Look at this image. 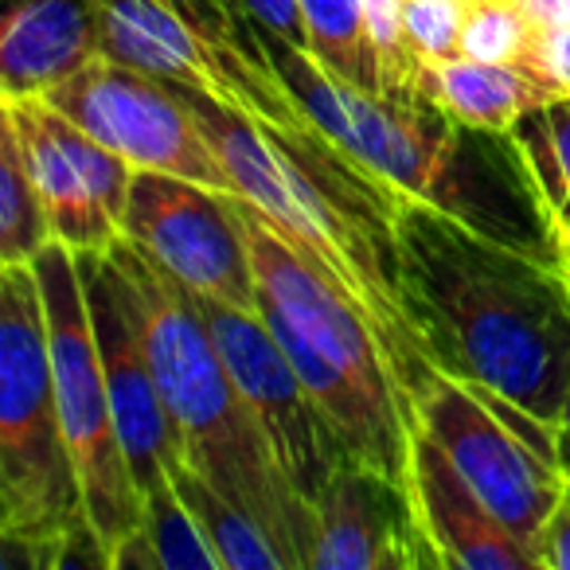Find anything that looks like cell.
<instances>
[{"mask_svg":"<svg viewBox=\"0 0 570 570\" xmlns=\"http://www.w3.org/2000/svg\"><path fill=\"white\" fill-rule=\"evenodd\" d=\"M184 98L235 176L238 196L367 321L411 414L414 395L442 364L406 294L391 219L403 199L375 184L321 129H274L196 90H184Z\"/></svg>","mask_w":570,"mask_h":570,"instance_id":"obj_1","label":"cell"},{"mask_svg":"<svg viewBox=\"0 0 570 570\" xmlns=\"http://www.w3.org/2000/svg\"><path fill=\"white\" fill-rule=\"evenodd\" d=\"M406 294L438 364L559 434L570 387V277L515 238L430 204L395 207Z\"/></svg>","mask_w":570,"mask_h":570,"instance_id":"obj_2","label":"cell"},{"mask_svg":"<svg viewBox=\"0 0 570 570\" xmlns=\"http://www.w3.org/2000/svg\"><path fill=\"white\" fill-rule=\"evenodd\" d=\"M110 258L141 325L184 458L266 528L285 570H309L313 504L289 484L188 285L121 238Z\"/></svg>","mask_w":570,"mask_h":570,"instance_id":"obj_3","label":"cell"},{"mask_svg":"<svg viewBox=\"0 0 570 570\" xmlns=\"http://www.w3.org/2000/svg\"><path fill=\"white\" fill-rule=\"evenodd\" d=\"M0 539L43 570H110L59 419L36 266H0Z\"/></svg>","mask_w":570,"mask_h":570,"instance_id":"obj_4","label":"cell"},{"mask_svg":"<svg viewBox=\"0 0 570 570\" xmlns=\"http://www.w3.org/2000/svg\"><path fill=\"white\" fill-rule=\"evenodd\" d=\"M262 32V28H258ZM285 82L302 98L313 126L352 157L375 184L399 199L430 204L484 235L512 238L504 227H492L481 199L469 191L461 168V126L445 118L426 98H403L387 90H364L344 82L321 63L313 51L274 40L262 32Z\"/></svg>","mask_w":570,"mask_h":570,"instance_id":"obj_5","label":"cell"},{"mask_svg":"<svg viewBox=\"0 0 570 570\" xmlns=\"http://www.w3.org/2000/svg\"><path fill=\"white\" fill-rule=\"evenodd\" d=\"M102 56L196 90L274 129H317L266 40H250L219 0H95Z\"/></svg>","mask_w":570,"mask_h":570,"instance_id":"obj_6","label":"cell"},{"mask_svg":"<svg viewBox=\"0 0 570 570\" xmlns=\"http://www.w3.org/2000/svg\"><path fill=\"white\" fill-rule=\"evenodd\" d=\"M32 266L40 274L43 309H48L59 419H63L67 445L75 453V465H79L90 528H95L106 562H110L118 547L141 528L145 497L126 458V445H121L118 419H114L102 352H98V336L90 325L79 250L51 238L36 254Z\"/></svg>","mask_w":570,"mask_h":570,"instance_id":"obj_7","label":"cell"},{"mask_svg":"<svg viewBox=\"0 0 570 570\" xmlns=\"http://www.w3.org/2000/svg\"><path fill=\"white\" fill-rule=\"evenodd\" d=\"M411 414L473 484L476 497L523 543L535 547L567 484L559 469V434L445 367L422 383Z\"/></svg>","mask_w":570,"mask_h":570,"instance_id":"obj_8","label":"cell"},{"mask_svg":"<svg viewBox=\"0 0 570 570\" xmlns=\"http://www.w3.org/2000/svg\"><path fill=\"white\" fill-rule=\"evenodd\" d=\"M40 98L106 149L126 157L137 173L184 176L219 196H238L235 176L215 153L204 121L196 118L180 87L98 56Z\"/></svg>","mask_w":570,"mask_h":570,"instance_id":"obj_9","label":"cell"},{"mask_svg":"<svg viewBox=\"0 0 570 570\" xmlns=\"http://www.w3.org/2000/svg\"><path fill=\"white\" fill-rule=\"evenodd\" d=\"M196 302L212 325V336L238 391L258 419L262 434L269 438L274 458L282 461L289 484L313 504L317 492L333 481L336 469L352 461L341 430L321 411L313 391L297 375L294 360L285 356L266 313L238 309V305L215 302V297H196Z\"/></svg>","mask_w":570,"mask_h":570,"instance_id":"obj_10","label":"cell"},{"mask_svg":"<svg viewBox=\"0 0 570 570\" xmlns=\"http://www.w3.org/2000/svg\"><path fill=\"white\" fill-rule=\"evenodd\" d=\"M126 243H134L165 274L196 297L258 313L246 238L230 212V196L168 173H134L126 207Z\"/></svg>","mask_w":570,"mask_h":570,"instance_id":"obj_11","label":"cell"},{"mask_svg":"<svg viewBox=\"0 0 570 570\" xmlns=\"http://www.w3.org/2000/svg\"><path fill=\"white\" fill-rule=\"evenodd\" d=\"M0 118L17 129L48 207L51 235L79 254L118 246L126 238V207L137 168L43 98H0Z\"/></svg>","mask_w":570,"mask_h":570,"instance_id":"obj_12","label":"cell"},{"mask_svg":"<svg viewBox=\"0 0 570 570\" xmlns=\"http://www.w3.org/2000/svg\"><path fill=\"white\" fill-rule=\"evenodd\" d=\"M79 266L87 282L90 325H95L98 352H102L114 419H118L121 445H126V458L145 497L153 484L165 481L176 461H184V445L110 250L79 254Z\"/></svg>","mask_w":570,"mask_h":570,"instance_id":"obj_13","label":"cell"},{"mask_svg":"<svg viewBox=\"0 0 570 570\" xmlns=\"http://www.w3.org/2000/svg\"><path fill=\"white\" fill-rule=\"evenodd\" d=\"M406 504L426 547L430 567L458 570H539L535 547H528L458 473L445 450L411 419L406 450Z\"/></svg>","mask_w":570,"mask_h":570,"instance_id":"obj_14","label":"cell"},{"mask_svg":"<svg viewBox=\"0 0 570 570\" xmlns=\"http://www.w3.org/2000/svg\"><path fill=\"white\" fill-rule=\"evenodd\" d=\"M430 567L411 520L406 489L360 461H344L313 500L309 570Z\"/></svg>","mask_w":570,"mask_h":570,"instance_id":"obj_15","label":"cell"},{"mask_svg":"<svg viewBox=\"0 0 570 570\" xmlns=\"http://www.w3.org/2000/svg\"><path fill=\"white\" fill-rule=\"evenodd\" d=\"M102 56L95 0H9L0 24V98H40Z\"/></svg>","mask_w":570,"mask_h":570,"instance_id":"obj_16","label":"cell"},{"mask_svg":"<svg viewBox=\"0 0 570 570\" xmlns=\"http://www.w3.org/2000/svg\"><path fill=\"white\" fill-rule=\"evenodd\" d=\"M419 98L458 121L473 134H512L520 118L554 102V95L539 79L512 63H484V59L450 56V59H419Z\"/></svg>","mask_w":570,"mask_h":570,"instance_id":"obj_17","label":"cell"},{"mask_svg":"<svg viewBox=\"0 0 570 570\" xmlns=\"http://www.w3.org/2000/svg\"><path fill=\"white\" fill-rule=\"evenodd\" d=\"M168 476H173L176 497L184 500L191 520L199 523L204 539L212 543L219 570H285L282 551L266 535V528L238 504H230L196 465H188V458L176 461Z\"/></svg>","mask_w":570,"mask_h":570,"instance_id":"obj_18","label":"cell"},{"mask_svg":"<svg viewBox=\"0 0 570 570\" xmlns=\"http://www.w3.org/2000/svg\"><path fill=\"white\" fill-rule=\"evenodd\" d=\"M508 145L543 212L547 235L570 230V98H554L520 118Z\"/></svg>","mask_w":570,"mask_h":570,"instance_id":"obj_19","label":"cell"},{"mask_svg":"<svg viewBox=\"0 0 570 570\" xmlns=\"http://www.w3.org/2000/svg\"><path fill=\"white\" fill-rule=\"evenodd\" d=\"M110 570H219L212 543L176 497L173 476L145 492L141 528L118 547Z\"/></svg>","mask_w":570,"mask_h":570,"instance_id":"obj_20","label":"cell"},{"mask_svg":"<svg viewBox=\"0 0 570 570\" xmlns=\"http://www.w3.org/2000/svg\"><path fill=\"white\" fill-rule=\"evenodd\" d=\"M51 219L43 207L20 137L0 118V266H32L51 243Z\"/></svg>","mask_w":570,"mask_h":570,"instance_id":"obj_21","label":"cell"},{"mask_svg":"<svg viewBox=\"0 0 570 570\" xmlns=\"http://www.w3.org/2000/svg\"><path fill=\"white\" fill-rule=\"evenodd\" d=\"M297 9H302L305 36H309L305 51H313L344 82L383 90L364 24V0H297Z\"/></svg>","mask_w":570,"mask_h":570,"instance_id":"obj_22","label":"cell"},{"mask_svg":"<svg viewBox=\"0 0 570 570\" xmlns=\"http://www.w3.org/2000/svg\"><path fill=\"white\" fill-rule=\"evenodd\" d=\"M535 36L539 24L528 12V0H465L461 56L523 67L535 48Z\"/></svg>","mask_w":570,"mask_h":570,"instance_id":"obj_23","label":"cell"},{"mask_svg":"<svg viewBox=\"0 0 570 570\" xmlns=\"http://www.w3.org/2000/svg\"><path fill=\"white\" fill-rule=\"evenodd\" d=\"M465 0H403V36L414 59L461 56Z\"/></svg>","mask_w":570,"mask_h":570,"instance_id":"obj_24","label":"cell"},{"mask_svg":"<svg viewBox=\"0 0 570 570\" xmlns=\"http://www.w3.org/2000/svg\"><path fill=\"white\" fill-rule=\"evenodd\" d=\"M520 71L543 82L554 98H570V20L539 28L535 48H531L528 63Z\"/></svg>","mask_w":570,"mask_h":570,"instance_id":"obj_25","label":"cell"},{"mask_svg":"<svg viewBox=\"0 0 570 570\" xmlns=\"http://www.w3.org/2000/svg\"><path fill=\"white\" fill-rule=\"evenodd\" d=\"M238 4H243L246 20H254V28H262L266 36L294 43V48H309L297 0H238Z\"/></svg>","mask_w":570,"mask_h":570,"instance_id":"obj_26","label":"cell"},{"mask_svg":"<svg viewBox=\"0 0 570 570\" xmlns=\"http://www.w3.org/2000/svg\"><path fill=\"white\" fill-rule=\"evenodd\" d=\"M539 570H570V476L559 492V504L547 515L543 531H539Z\"/></svg>","mask_w":570,"mask_h":570,"instance_id":"obj_27","label":"cell"},{"mask_svg":"<svg viewBox=\"0 0 570 570\" xmlns=\"http://www.w3.org/2000/svg\"><path fill=\"white\" fill-rule=\"evenodd\" d=\"M528 12L539 28L559 24V20H570V0H528Z\"/></svg>","mask_w":570,"mask_h":570,"instance_id":"obj_28","label":"cell"},{"mask_svg":"<svg viewBox=\"0 0 570 570\" xmlns=\"http://www.w3.org/2000/svg\"><path fill=\"white\" fill-rule=\"evenodd\" d=\"M559 469H562V476H570V387H567V403H562V422H559Z\"/></svg>","mask_w":570,"mask_h":570,"instance_id":"obj_29","label":"cell"},{"mask_svg":"<svg viewBox=\"0 0 570 570\" xmlns=\"http://www.w3.org/2000/svg\"><path fill=\"white\" fill-rule=\"evenodd\" d=\"M551 238H554V258L570 269V230H559V235H551Z\"/></svg>","mask_w":570,"mask_h":570,"instance_id":"obj_30","label":"cell"},{"mask_svg":"<svg viewBox=\"0 0 570 570\" xmlns=\"http://www.w3.org/2000/svg\"><path fill=\"white\" fill-rule=\"evenodd\" d=\"M562 269H567V266H562ZM567 277H570V269H567Z\"/></svg>","mask_w":570,"mask_h":570,"instance_id":"obj_31","label":"cell"}]
</instances>
